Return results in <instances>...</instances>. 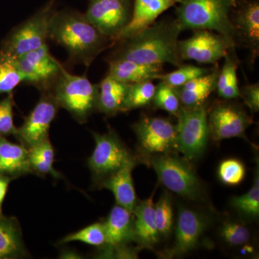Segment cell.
<instances>
[{"label": "cell", "instance_id": "obj_26", "mask_svg": "<svg viewBox=\"0 0 259 259\" xmlns=\"http://www.w3.org/2000/svg\"><path fill=\"white\" fill-rule=\"evenodd\" d=\"M238 63L236 52H230L225 57L224 64L222 69L219 71L216 90L219 97L224 100H230L240 97V88L237 76Z\"/></svg>", "mask_w": 259, "mask_h": 259}, {"label": "cell", "instance_id": "obj_27", "mask_svg": "<svg viewBox=\"0 0 259 259\" xmlns=\"http://www.w3.org/2000/svg\"><path fill=\"white\" fill-rule=\"evenodd\" d=\"M28 149L31 171H35L40 175H51L59 177V173L53 168L54 150L49 138Z\"/></svg>", "mask_w": 259, "mask_h": 259}, {"label": "cell", "instance_id": "obj_30", "mask_svg": "<svg viewBox=\"0 0 259 259\" xmlns=\"http://www.w3.org/2000/svg\"><path fill=\"white\" fill-rule=\"evenodd\" d=\"M153 102L158 108L175 116L178 115L182 107L176 89L162 81L156 87Z\"/></svg>", "mask_w": 259, "mask_h": 259}, {"label": "cell", "instance_id": "obj_1", "mask_svg": "<svg viewBox=\"0 0 259 259\" xmlns=\"http://www.w3.org/2000/svg\"><path fill=\"white\" fill-rule=\"evenodd\" d=\"M182 32L177 18L154 22L136 35L117 42L110 59H125L142 64L184 65L179 52V36Z\"/></svg>", "mask_w": 259, "mask_h": 259}, {"label": "cell", "instance_id": "obj_37", "mask_svg": "<svg viewBox=\"0 0 259 259\" xmlns=\"http://www.w3.org/2000/svg\"><path fill=\"white\" fill-rule=\"evenodd\" d=\"M13 96L12 93L0 101V135L3 136L16 134L13 120Z\"/></svg>", "mask_w": 259, "mask_h": 259}, {"label": "cell", "instance_id": "obj_11", "mask_svg": "<svg viewBox=\"0 0 259 259\" xmlns=\"http://www.w3.org/2000/svg\"><path fill=\"white\" fill-rule=\"evenodd\" d=\"M15 59L23 75V82L34 85L42 92L50 91L64 69L51 55L47 44Z\"/></svg>", "mask_w": 259, "mask_h": 259}, {"label": "cell", "instance_id": "obj_40", "mask_svg": "<svg viewBox=\"0 0 259 259\" xmlns=\"http://www.w3.org/2000/svg\"><path fill=\"white\" fill-rule=\"evenodd\" d=\"M80 255H78L77 253H75L74 252L66 251V253L64 252L61 255V258H81V257H79Z\"/></svg>", "mask_w": 259, "mask_h": 259}, {"label": "cell", "instance_id": "obj_33", "mask_svg": "<svg viewBox=\"0 0 259 259\" xmlns=\"http://www.w3.org/2000/svg\"><path fill=\"white\" fill-rule=\"evenodd\" d=\"M79 241L93 246H102L105 243V232L103 223H97L71 233L61 240V243Z\"/></svg>", "mask_w": 259, "mask_h": 259}, {"label": "cell", "instance_id": "obj_39", "mask_svg": "<svg viewBox=\"0 0 259 259\" xmlns=\"http://www.w3.org/2000/svg\"><path fill=\"white\" fill-rule=\"evenodd\" d=\"M12 180H13L12 177L0 174V214H3L2 209H3V201L8 191V186Z\"/></svg>", "mask_w": 259, "mask_h": 259}, {"label": "cell", "instance_id": "obj_7", "mask_svg": "<svg viewBox=\"0 0 259 259\" xmlns=\"http://www.w3.org/2000/svg\"><path fill=\"white\" fill-rule=\"evenodd\" d=\"M95 147L89 158L88 166L97 179H106L127 165H136V161L127 148L113 132L100 134L93 133Z\"/></svg>", "mask_w": 259, "mask_h": 259}, {"label": "cell", "instance_id": "obj_32", "mask_svg": "<svg viewBox=\"0 0 259 259\" xmlns=\"http://www.w3.org/2000/svg\"><path fill=\"white\" fill-rule=\"evenodd\" d=\"M231 204L236 210L246 217H258L259 214L258 175L255 177L253 187L248 192L232 199Z\"/></svg>", "mask_w": 259, "mask_h": 259}, {"label": "cell", "instance_id": "obj_22", "mask_svg": "<svg viewBox=\"0 0 259 259\" xmlns=\"http://www.w3.org/2000/svg\"><path fill=\"white\" fill-rule=\"evenodd\" d=\"M154 205L152 197H151L136 204L132 212L136 241L147 247H152L159 239Z\"/></svg>", "mask_w": 259, "mask_h": 259}, {"label": "cell", "instance_id": "obj_8", "mask_svg": "<svg viewBox=\"0 0 259 259\" xmlns=\"http://www.w3.org/2000/svg\"><path fill=\"white\" fill-rule=\"evenodd\" d=\"M151 164L160 182L171 192L192 199L200 195L198 178L184 160L164 153L152 158Z\"/></svg>", "mask_w": 259, "mask_h": 259}, {"label": "cell", "instance_id": "obj_18", "mask_svg": "<svg viewBox=\"0 0 259 259\" xmlns=\"http://www.w3.org/2000/svg\"><path fill=\"white\" fill-rule=\"evenodd\" d=\"M175 5L177 0H134L131 21L116 38L115 44L147 28Z\"/></svg>", "mask_w": 259, "mask_h": 259}, {"label": "cell", "instance_id": "obj_17", "mask_svg": "<svg viewBox=\"0 0 259 259\" xmlns=\"http://www.w3.org/2000/svg\"><path fill=\"white\" fill-rule=\"evenodd\" d=\"M105 243L110 250L123 248L131 242L136 241L133 212L121 206H114L103 223Z\"/></svg>", "mask_w": 259, "mask_h": 259}, {"label": "cell", "instance_id": "obj_10", "mask_svg": "<svg viewBox=\"0 0 259 259\" xmlns=\"http://www.w3.org/2000/svg\"><path fill=\"white\" fill-rule=\"evenodd\" d=\"M182 60H192L200 64H215L230 52H236L226 37L212 30H194L193 35L178 42Z\"/></svg>", "mask_w": 259, "mask_h": 259}, {"label": "cell", "instance_id": "obj_6", "mask_svg": "<svg viewBox=\"0 0 259 259\" xmlns=\"http://www.w3.org/2000/svg\"><path fill=\"white\" fill-rule=\"evenodd\" d=\"M177 117L175 148L187 159H195L204 152L209 135L205 105L182 106Z\"/></svg>", "mask_w": 259, "mask_h": 259}, {"label": "cell", "instance_id": "obj_20", "mask_svg": "<svg viewBox=\"0 0 259 259\" xmlns=\"http://www.w3.org/2000/svg\"><path fill=\"white\" fill-rule=\"evenodd\" d=\"M219 71L218 66H215L207 74L175 88L182 106L193 107L203 105L209 95L216 90Z\"/></svg>", "mask_w": 259, "mask_h": 259}, {"label": "cell", "instance_id": "obj_21", "mask_svg": "<svg viewBox=\"0 0 259 259\" xmlns=\"http://www.w3.org/2000/svg\"><path fill=\"white\" fill-rule=\"evenodd\" d=\"M30 172L28 148L10 142L0 135V174L13 178Z\"/></svg>", "mask_w": 259, "mask_h": 259}, {"label": "cell", "instance_id": "obj_12", "mask_svg": "<svg viewBox=\"0 0 259 259\" xmlns=\"http://www.w3.org/2000/svg\"><path fill=\"white\" fill-rule=\"evenodd\" d=\"M209 135L216 141L231 138L244 137L252 124L249 115L241 107L224 101L213 104L207 110Z\"/></svg>", "mask_w": 259, "mask_h": 259}, {"label": "cell", "instance_id": "obj_14", "mask_svg": "<svg viewBox=\"0 0 259 259\" xmlns=\"http://www.w3.org/2000/svg\"><path fill=\"white\" fill-rule=\"evenodd\" d=\"M140 146L149 153H166L176 146L177 127L163 117H144L134 124Z\"/></svg>", "mask_w": 259, "mask_h": 259}, {"label": "cell", "instance_id": "obj_15", "mask_svg": "<svg viewBox=\"0 0 259 259\" xmlns=\"http://www.w3.org/2000/svg\"><path fill=\"white\" fill-rule=\"evenodd\" d=\"M237 33L238 46H243L250 53L253 61L259 54L258 0H238L231 14Z\"/></svg>", "mask_w": 259, "mask_h": 259}, {"label": "cell", "instance_id": "obj_31", "mask_svg": "<svg viewBox=\"0 0 259 259\" xmlns=\"http://www.w3.org/2000/svg\"><path fill=\"white\" fill-rule=\"evenodd\" d=\"M212 69L193 66V65H182L175 71L168 74L161 75L159 77L160 81L169 85L172 88H179L190 80L195 79L209 73Z\"/></svg>", "mask_w": 259, "mask_h": 259}, {"label": "cell", "instance_id": "obj_25", "mask_svg": "<svg viewBox=\"0 0 259 259\" xmlns=\"http://www.w3.org/2000/svg\"><path fill=\"white\" fill-rule=\"evenodd\" d=\"M28 255L18 221L0 214V259L24 258Z\"/></svg>", "mask_w": 259, "mask_h": 259}, {"label": "cell", "instance_id": "obj_38", "mask_svg": "<svg viewBox=\"0 0 259 259\" xmlns=\"http://www.w3.org/2000/svg\"><path fill=\"white\" fill-rule=\"evenodd\" d=\"M240 97L243 99L245 105L252 112L259 110V83H255L243 87L240 90Z\"/></svg>", "mask_w": 259, "mask_h": 259}, {"label": "cell", "instance_id": "obj_2", "mask_svg": "<svg viewBox=\"0 0 259 259\" xmlns=\"http://www.w3.org/2000/svg\"><path fill=\"white\" fill-rule=\"evenodd\" d=\"M49 38L64 47L70 60L90 66L100 53L115 45L79 12L56 10L50 24Z\"/></svg>", "mask_w": 259, "mask_h": 259}, {"label": "cell", "instance_id": "obj_24", "mask_svg": "<svg viewBox=\"0 0 259 259\" xmlns=\"http://www.w3.org/2000/svg\"><path fill=\"white\" fill-rule=\"evenodd\" d=\"M128 86L107 75L98 84L97 110L109 116L122 112Z\"/></svg>", "mask_w": 259, "mask_h": 259}, {"label": "cell", "instance_id": "obj_5", "mask_svg": "<svg viewBox=\"0 0 259 259\" xmlns=\"http://www.w3.org/2000/svg\"><path fill=\"white\" fill-rule=\"evenodd\" d=\"M56 10L55 0H50L11 32L0 52L18 58L47 44L51 18Z\"/></svg>", "mask_w": 259, "mask_h": 259}, {"label": "cell", "instance_id": "obj_28", "mask_svg": "<svg viewBox=\"0 0 259 259\" xmlns=\"http://www.w3.org/2000/svg\"><path fill=\"white\" fill-rule=\"evenodd\" d=\"M156 88L153 81L150 80L129 83L122 112L147 106L153 101Z\"/></svg>", "mask_w": 259, "mask_h": 259}, {"label": "cell", "instance_id": "obj_36", "mask_svg": "<svg viewBox=\"0 0 259 259\" xmlns=\"http://www.w3.org/2000/svg\"><path fill=\"white\" fill-rule=\"evenodd\" d=\"M223 239L231 245H241L249 241L250 232L241 224L237 223L226 222L221 229Z\"/></svg>", "mask_w": 259, "mask_h": 259}, {"label": "cell", "instance_id": "obj_19", "mask_svg": "<svg viewBox=\"0 0 259 259\" xmlns=\"http://www.w3.org/2000/svg\"><path fill=\"white\" fill-rule=\"evenodd\" d=\"M108 76L126 83L153 81L164 73L163 64H142L125 59H110Z\"/></svg>", "mask_w": 259, "mask_h": 259}, {"label": "cell", "instance_id": "obj_3", "mask_svg": "<svg viewBox=\"0 0 259 259\" xmlns=\"http://www.w3.org/2000/svg\"><path fill=\"white\" fill-rule=\"evenodd\" d=\"M238 0H177L176 18L186 30H212L226 37L232 47L238 39L231 20V12Z\"/></svg>", "mask_w": 259, "mask_h": 259}, {"label": "cell", "instance_id": "obj_4", "mask_svg": "<svg viewBox=\"0 0 259 259\" xmlns=\"http://www.w3.org/2000/svg\"><path fill=\"white\" fill-rule=\"evenodd\" d=\"M50 92L59 107L71 114L80 123L97 110L98 84H94L85 76L70 74L64 69Z\"/></svg>", "mask_w": 259, "mask_h": 259}, {"label": "cell", "instance_id": "obj_9", "mask_svg": "<svg viewBox=\"0 0 259 259\" xmlns=\"http://www.w3.org/2000/svg\"><path fill=\"white\" fill-rule=\"evenodd\" d=\"M132 0H90L84 15L94 26L115 44L131 21Z\"/></svg>", "mask_w": 259, "mask_h": 259}, {"label": "cell", "instance_id": "obj_13", "mask_svg": "<svg viewBox=\"0 0 259 259\" xmlns=\"http://www.w3.org/2000/svg\"><path fill=\"white\" fill-rule=\"evenodd\" d=\"M59 106L50 91L42 92L33 110L17 130V139L29 148L49 138L51 122L55 119Z\"/></svg>", "mask_w": 259, "mask_h": 259}, {"label": "cell", "instance_id": "obj_34", "mask_svg": "<svg viewBox=\"0 0 259 259\" xmlns=\"http://www.w3.org/2000/svg\"><path fill=\"white\" fill-rule=\"evenodd\" d=\"M154 207L158 234L167 236L171 232L173 225V209L169 196L163 194Z\"/></svg>", "mask_w": 259, "mask_h": 259}, {"label": "cell", "instance_id": "obj_29", "mask_svg": "<svg viewBox=\"0 0 259 259\" xmlns=\"http://www.w3.org/2000/svg\"><path fill=\"white\" fill-rule=\"evenodd\" d=\"M23 82L16 59L0 52V95L13 93L20 83Z\"/></svg>", "mask_w": 259, "mask_h": 259}, {"label": "cell", "instance_id": "obj_16", "mask_svg": "<svg viewBox=\"0 0 259 259\" xmlns=\"http://www.w3.org/2000/svg\"><path fill=\"white\" fill-rule=\"evenodd\" d=\"M206 220L192 209L181 208L179 212L175 243L171 251L174 255H182L194 249L205 229Z\"/></svg>", "mask_w": 259, "mask_h": 259}, {"label": "cell", "instance_id": "obj_35", "mask_svg": "<svg viewBox=\"0 0 259 259\" xmlns=\"http://www.w3.org/2000/svg\"><path fill=\"white\" fill-rule=\"evenodd\" d=\"M218 175L221 182L227 185H238L245 177L244 165L238 160H226L220 165Z\"/></svg>", "mask_w": 259, "mask_h": 259}, {"label": "cell", "instance_id": "obj_23", "mask_svg": "<svg viewBox=\"0 0 259 259\" xmlns=\"http://www.w3.org/2000/svg\"><path fill=\"white\" fill-rule=\"evenodd\" d=\"M134 166L135 165H127L122 167L102 182V186L113 193L117 204L131 212H133L137 204L132 178Z\"/></svg>", "mask_w": 259, "mask_h": 259}]
</instances>
